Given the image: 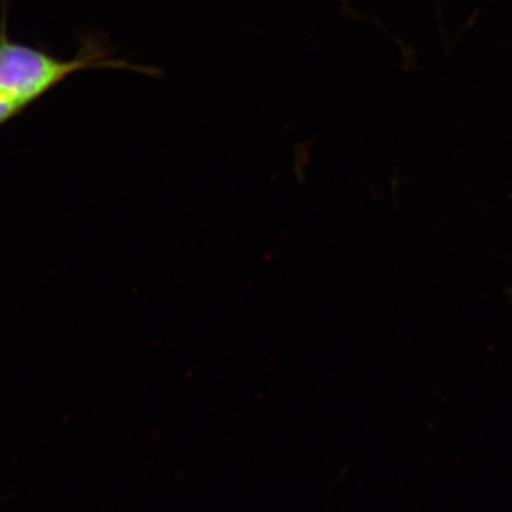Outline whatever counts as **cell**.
<instances>
[{
  "label": "cell",
  "instance_id": "2",
  "mask_svg": "<svg viewBox=\"0 0 512 512\" xmlns=\"http://www.w3.org/2000/svg\"><path fill=\"white\" fill-rule=\"evenodd\" d=\"M22 111L23 110L20 109L19 106H16V104L0 99V126L8 123L13 117L19 116V113H22Z\"/></svg>",
  "mask_w": 512,
  "mask_h": 512
},
{
  "label": "cell",
  "instance_id": "1",
  "mask_svg": "<svg viewBox=\"0 0 512 512\" xmlns=\"http://www.w3.org/2000/svg\"><path fill=\"white\" fill-rule=\"evenodd\" d=\"M5 18L0 29V99L25 110L72 74L93 67H130L111 60L99 43L90 40L74 59L63 60L45 50L10 39Z\"/></svg>",
  "mask_w": 512,
  "mask_h": 512
}]
</instances>
